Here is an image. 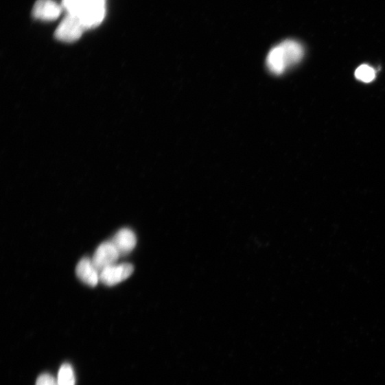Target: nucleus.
<instances>
[{"label":"nucleus","mask_w":385,"mask_h":385,"mask_svg":"<svg viewBox=\"0 0 385 385\" xmlns=\"http://www.w3.org/2000/svg\"><path fill=\"white\" fill-rule=\"evenodd\" d=\"M303 55V47L300 43L291 40H285L270 49L266 65L272 74L281 75L288 68L299 64Z\"/></svg>","instance_id":"f257e3e1"},{"label":"nucleus","mask_w":385,"mask_h":385,"mask_svg":"<svg viewBox=\"0 0 385 385\" xmlns=\"http://www.w3.org/2000/svg\"><path fill=\"white\" fill-rule=\"evenodd\" d=\"M105 12L106 0H87L75 15L80 18L85 30H89L102 23Z\"/></svg>","instance_id":"f03ea898"},{"label":"nucleus","mask_w":385,"mask_h":385,"mask_svg":"<svg viewBox=\"0 0 385 385\" xmlns=\"http://www.w3.org/2000/svg\"><path fill=\"white\" fill-rule=\"evenodd\" d=\"M84 30L80 18L75 14H68L55 32V38L65 43L75 42L81 38Z\"/></svg>","instance_id":"7ed1b4c3"},{"label":"nucleus","mask_w":385,"mask_h":385,"mask_svg":"<svg viewBox=\"0 0 385 385\" xmlns=\"http://www.w3.org/2000/svg\"><path fill=\"white\" fill-rule=\"evenodd\" d=\"M120 255L111 242L102 244L91 259L95 267L101 272L105 268L116 265Z\"/></svg>","instance_id":"20e7f679"},{"label":"nucleus","mask_w":385,"mask_h":385,"mask_svg":"<svg viewBox=\"0 0 385 385\" xmlns=\"http://www.w3.org/2000/svg\"><path fill=\"white\" fill-rule=\"evenodd\" d=\"M134 267L131 264H123L108 267L100 272V281L107 286H114L132 276Z\"/></svg>","instance_id":"39448f33"},{"label":"nucleus","mask_w":385,"mask_h":385,"mask_svg":"<svg viewBox=\"0 0 385 385\" xmlns=\"http://www.w3.org/2000/svg\"><path fill=\"white\" fill-rule=\"evenodd\" d=\"M61 12V7L54 0H38L32 10L35 19L41 21L56 20Z\"/></svg>","instance_id":"423d86ee"},{"label":"nucleus","mask_w":385,"mask_h":385,"mask_svg":"<svg viewBox=\"0 0 385 385\" xmlns=\"http://www.w3.org/2000/svg\"><path fill=\"white\" fill-rule=\"evenodd\" d=\"M111 242L119 252L120 256L130 254L137 245V237L135 233L128 229L119 231Z\"/></svg>","instance_id":"0eeeda50"},{"label":"nucleus","mask_w":385,"mask_h":385,"mask_svg":"<svg viewBox=\"0 0 385 385\" xmlns=\"http://www.w3.org/2000/svg\"><path fill=\"white\" fill-rule=\"evenodd\" d=\"M78 277L90 287H95L100 281V272L95 267L91 259H82L76 268Z\"/></svg>","instance_id":"6e6552de"},{"label":"nucleus","mask_w":385,"mask_h":385,"mask_svg":"<svg viewBox=\"0 0 385 385\" xmlns=\"http://www.w3.org/2000/svg\"><path fill=\"white\" fill-rule=\"evenodd\" d=\"M58 382L59 385H75L76 379L74 370L69 364H64L59 371Z\"/></svg>","instance_id":"1a4fd4ad"},{"label":"nucleus","mask_w":385,"mask_h":385,"mask_svg":"<svg viewBox=\"0 0 385 385\" xmlns=\"http://www.w3.org/2000/svg\"><path fill=\"white\" fill-rule=\"evenodd\" d=\"M358 80L365 82H371L375 78V71L371 67L366 65L360 66L355 71Z\"/></svg>","instance_id":"9d476101"},{"label":"nucleus","mask_w":385,"mask_h":385,"mask_svg":"<svg viewBox=\"0 0 385 385\" xmlns=\"http://www.w3.org/2000/svg\"><path fill=\"white\" fill-rule=\"evenodd\" d=\"M87 0H63V5L69 14H76Z\"/></svg>","instance_id":"9b49d317"},{"label":"nucleus","mask_w":385,"mask_h":385,"mask_svg":"<svg viewBox=\"0 0 385 385\" xmlns=\"http://www.w3.org/2000/svg\"><path fill=\"white\" fill-rule=\"evenodd\" d=\"M36 385H59L58 380L55 379L52 375L45 373L41 375L36 380Z\"/></svg>","instance_id":"f8f14e48"}]
</instances>
